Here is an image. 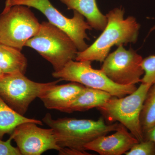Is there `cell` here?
Returning a JSON list of instances; mask_svg holds the SVG:
<instances>
[{"mask_svg": "<svg viewBox=\"0 0 155 155\" xmlns=\"http://www.w3.org/2000/svg\"><path fill=\"white\" fill-rule=\"evenodd\" d=\"M42 120L54 130L58 144L62 150H75L84 155H90L86 151L85 145L99 137L116 131L121 125V123L107 125L101 118L97 121L68 118L54 119L48 113Z\"/></svg>", "mask_w": 155, "mask_h": 155, "instance_id": "cell-1", "label": "cell"}, {"mask_svg": "<svg viewBox=\"0 0 155 155\" xmlns=\"http://www.w3.org/2000/svg\"><path fill=\"white\" fill-rule=\"evenodd\" d=\"M124 10L114 9L106 15L107 23L103 33L87 48L78 52L76 61H96L102 62L109 54L114 45L134 43L138 38L140 25L133 17L124 19Z\"/></svg>", "mask_w": 155, "mask_h": 155, "instance_id": "cell-2", "label": "cell"}, {"mask_svg": "<svg viewBox=\"0 0 155 155\" xmlns=\"http://www.w3.org/2000/svg\"><path fill=\"white\" fill-rule=\"evenodd\" d=\"M25 46L32 48L49 61L55 72L75 60L78 52L67 34L49 22H42L38 33L26 42Z\"/></svg>", "mask_w": 155, "mask_h": 155, "instance_id": "cell-3", "label": "cell"}, {"mask_svg": "<svg viewBox=\"0 0 155 155\" xmlns=\"http://www.w3.org/2000/svg\"><path fill=\"white\" fill-rule=\"evenodd\" d=\"M151 85L141 83L136 90L122 97H111L97 109L110 122H119L138 140H144L140 124L143 106Z\"/></svg>", "mask_w": 155, "mask_h": 155, "instance_id": "cell-4", "label": "cell"}, {"mask_svg": "<svg viewBox=\"0 0 155 155\" xmlns=\"http://www.w3.org/2000/svg\"><path fill=\"white\" fill-rule=\"evenodd\" d=\"M40 26L29 7L16 5L5 8L0 15V43L21 51Z\"/></svg>", "mask_w": 155, "mask_h": 155, "instance_id": "cell-5", "label": "cell"}, {"mask_svg": "<svg viewBox=\"0 0 155 155\" xmlns=\"http://www.w3.org/2000/svg\"><path fill=\"white\" fill-rule=\"evenodd\" d=\"M52 76L61 80L76 82L86 87L107 92L117 97L130 94L137 88L135 84L122 85L114 83L101 69H93L90 61L71 60L61 70L53 72Z\"/></svg>", "mask_w": 155, "mask_h": 155, "instance_id": "cell-6", "label": "cell"}, {"mask_svg": "<svg viewBox=\"0 0 155 155\" xmlns=\"http://www.w3.org/2000/svg\"><path fill=\"white\" fill-rule=\"evenodd\" d=\"M21 5L37 9L47 18L49 22L63 31L72 40L78 51H84L88 45L85 41L89 39L86 31L91 30V26L85 22L84 17L74 11V16L68 18L58 11L49 0H6L5 8Z\"/></svg>", "mask_w": 155, "mask_h": 155, "instance_id": "cell-7", "label": "cell"}, {"mask_svg": "<svg viewBox=\"0 0 155 155\" xmlns=\"http://www.w3.org/2000/svg\"><path fill=\"white\" fill-rule=\"evenodd\" d=\"M61 81L38 83L21 73L6 74L0 79V97L14 110L24 116L34 100Z\"/></svg>", "mask_w": 155, "mask_h": 155, "instance_id": "cell-8", "label": "cell"}, {"mask_svg": "<svg viewBox=\"0 0 155 155\" xmlns=\"http://www.w3.org/2000/svg\"><path fill=\"white\" fill-rule=\"evenodd\" d=\"M143 58L132 48L127 50L123 45L109 54L101 70L114 83L122 85H134L141 81L144 71Z\"/></svg>", "mask_w": 155, "mask_h": 155, "instance_id": "cell-9", "label": "cell"}, {"mask_svg": "<svg viewBox=\"0 0 155 155\" xmlns=\"http://www.w3.org/2000/svg\"><path fill=\"white\" fill-rule=\"evenodd\" d=\"M37 125L34 122L22 123L11 134L10 137L16 142L21 155H40L51 150L61 151L53 129Z\"/></svg>", "mask_w": 155, "mask_h": 155, "instance_id": "cell-10", "label": "cell"}, {"mask_svg": "<svg viewBox=\"0 0 155 155\" xmlns=\"http://www.w3.org/2000/svg\"><path fill=\"white\" fill-rule=\"evenodd\" d=\"M121 124L119 129L110 135L101 136L84 146L86 150L96 152L101 155L125 154L138 140Z\"/></svg>", "mask_w": 155, "mask_h": 155, "instance_id": "cell-11", "label": "cell"}, {"mask_svg": "<svg viewBox=\"0 0 155 155\" xmlns=\"http://www.w3.org/2000/svg\"><path fill=\"white\" fill-rule=\"evenodd\" d=\"M84 87L74 82L62 85L54 84L44 92L39 98L48 109L65 113Z\"/></svg>", "mask_w": 155, "mask_h": 155, "instance_id": "cell-12", "label": "cell"}, {"mask_svg": "<svg viewBox=\"0 0 155 155\" xmlns=\"http://www.w3.org/2000/svg\"><path fill=\"white\" fill-rule=\"evenodd\" d=\"M68 10L77 11L86 18L92 28L103 31L107 23L105 15L102 14L97 5L96 0H59Z\"/></svg>", "mask_w": 155, "mask_h": 155, "instance_id": "cell-13", "label": "cell"}, {"mask_svg": "<svg viewBox=\"0 0 155 155\" xmlns=\"http://www.w3.org/2000/svg\"><path fill=\"white\" fill-rule=\"evenodd\" d=\"M112 97L107 92L84 87L65 113L85 111L92 108H97L105 104Z\"/></svg>", "mask_w": 155, "mask_h": 155, "instance_id": "cell-14", "label": "cell"}, {"mask_svg": "<svg viewBox=\"0 0 155 155\" xmlns=\"http://www.w3.org/2000/svg\"><path fill=\"white\" fill-rule=\"evenodd\" d=\"M27 67V59L20 50L0 43V68L5 75L25 74Z\"/></svg>", "mask_w": 155, "mask_h": 155, "instance_id": "cell-15", "label": "cell"}, {"mask_svg": "<svg viewBox=\"0 0 155 155\" xmlns=\"http://www.w3.org/2000/svg\"><path fill=\"white\" fill-rule=\"evenodd\" d=\"M26 122L42 125L40 120L26 118L17 113L0 97V138L6 134H11L18 125Z\"/></svg>", "mask_w": 155, "mask_h": 155, "instance_id": "cell-16", "label": "cell"}, {"mask_svg": "<svg viewBox=\"0 0 155 155\" xmlns=\"http://www.w3.org/2000/svg\"><path fill=\"white\" fill-rule=\"evenodd\" d=\"M143 135L155 125V82L150 87L145 99L140 116Z\"/></svg>", "mask_w": 155, "mask_h": 155, "instance_id": "cell-17", "label": "cell"}, {"mask_svg": "<svg viewBox=\"0 0 155 155\" xmlns=\"http://www.w3.org/2000/svg\"><path fill=\"white\" fill-rule=\"evenodd\" d=\"M141 65L144 74L140 82L151 85L155 82V55L143 59Z\"/></svg>", "mask_w": 155, "mask_h": 155, "instance_id": "cell-18", "label": "cell"}, {"mask_svg": "<svg viewBox=\"0 0 155 155\" xmlns=\"http://www.w3.org/2000/svg\"><path fill=\"white\" fill-rule=\"evenodd\" d=\"M126 155H155V143L145 140L134 145Z\"/></svg>", "mask_w": 155, "mask_h": 155, "instance_id": "cell-19", "label": "cell"}, {"mask_svg": "<svg viewBox=\"0 0 155 155\" xmlns=\"http://www.w3.org/2000/svg\"><path fill=\"white\" fill-rule=\"evenodd\" d=\"M12 139L10 138L3 141L0 138V155H21L19 149L12 146L11 141Z\"/></svg>", "mask_w": 155, "mask_h": 155, "instance_id": "cell-20", "label": "cell"}, {"mask_svg": "<svg viewBox=\"0 0 155 155\" xmlns=\"http://www.w3.org/2000/svg\"><path fill=\"white\" fill-rule=\"evenodd\" d=\"M144 140H148L155 143V125L144 135Z\"/></svg>", "mask_w": 155, "mask_h": 155, "instance_id": "cell-21", "label": "cell"}, {"mask_svg": "<svg viewBox=\"0 0 155 155\" xmlns=\"http://www.w3.org/2000/svg\"><path fill=\"white\" fill-rule=\"evenodd\" d=\"M5 75V74H4V72H3L1 68H0V79L2 78Z\"/></svg>", "mask_w": 155, "mask_h": 155, "instance_id": "cell-22", "label": "cell"}]
</instances>
